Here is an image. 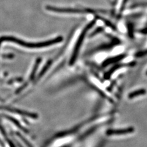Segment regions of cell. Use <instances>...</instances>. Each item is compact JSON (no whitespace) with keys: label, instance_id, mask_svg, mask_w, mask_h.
I'll return each instance as SVG.
<instances>
[{"label":"cell","instance_id":"obj_1","mask_svg":"<svg viewBox=\"0 0 147 147\" xmlns=\"http://www.w3.org/2000/svg\"><path fill=\"white\" fill-rule=\"evenodd\" d=\"M63 38L61 37H58V38L53 39L50 40L45 41V42H37V43H31V42H26L24 40H22L20 39H18L12 36H2L0 38V45L1 43L4 41H8V42H12L17 44L18 45L23 46V47H27V48H41L44 47H47V46L52 45L53 44H57L58 42H61Z\"/></svg>","mask_w":147,"mask_h":147},{"label":"cell","instance_id":"obj_2","mask_svg":"<svg viewBox=\"0 0 147 147\" xmlns=\"http://www.w3.org/2000/svg\"><path fill=\"white\" fill-rule=\"evenodd\" d=\"M94 24V22H91V23H90V24H88V25L85 27V28L84 30V31L82 32L81 34L79 36V39H78L77 42L76 43V45L75 48H74V50L73 54L71 57L70 63H69L70 65H72L73 64H74L76 59H77V57L78 53L79 52L80 49L82 44L83 43V41H84V40L85 38L86 34L87 33V32H88V31L93 26Z\"/></svg>","mask_w":147,"mask_h":147},{"label":"cell","instance_id":"obj_3","mask_svg":"<svg viewBox=\"0 0 147 147\" xmlns=\"http://www.w3.org/2000/svg\"><path fill=\"white\" fill-rule=\"evenodd\" d=\"M0 110H5V111L11 112L12 113H15V114L18 115H20L22 117H28L33 119H38L39 117L38 115L36 113L30 112L28 111H25V110H24L11 107L9 106H4V105H1V106H0Z\"/></svg>","mask_w":147,"mask_h":147},{"label":"cell","instance_id":"obj_4","mask_svg":"<svg viewBox=\"0 0 147 147\" xmlns=\"http://www.w3.org/2000/svg\"><path fill=\"white\" fill-rule=\"evenodd\" d=\"M134 127H128L123 129H109L106 131L107 136H119L132 134L134 132Z\"/></svg>","mask_w":147,"mask_h":147},{"label":"cell","instance_id":"obj_5","mask_svg":"<svg viewBox=\"0 0 147 147\" xmlns=\"http://www.w3.org/2000/svg\"><path fill=\"white\" fill-rule=\"evenodd\" d=\"M46 9L47 11L55 12H61V13H84L85 11L80 10V9H74L70 8H61L57 7H53L51 6H46Z\"/></svg>","mask_w":147,"mask_h":147},{"label":"cell","instance_id":"obj_6","mask_svg":"<svg viewBox=\"0 0 147 147\" xmlns=\"http://www.w3.org/2000/svg\"><path fill=\"white\" fill-rule=\"evenodd\" d=\"M3 117L4 118H6V119H7L8 121H11L13 125H15L17 128H18V129H20L22 131V132H25V133H26V134H28V132H29V131H28V130L27 129H26L25 127H24V126H23L20 123V122L18 121L17 119H16V118H13V117H11V116H9V115H3Z\"/></svg>","mask_w":147,"mask_h":147},{"label":"cell","instance_id":"obj_7","mask_svg":"<svg viewBox=\"0 0 147 147\" xmlns=\"http://www.w3.org/2000/svg\"><path fill=\"white\" fill-rule=\"evenodd\" d=\"M125 58V56L123 55H118V56H116V57H114L112 58H108L106 60H105L103 63H102V66L104 67H106L109 65H110V64H114V63H118L119 61H120L121 60Z\"/></svg>","mask_w":147,"mask_h":147},{"label":"cell","instance_id":"obj_8","mask_svg":"<svg viewBox=\"0 0 147 147\" xmlns=\"http://www.w3.org/2000/svg\"><path fill=\"white\" fill-rule=\"evenodd\" d=\"M146 93V90L144 88H141L137 90H135L132 92H131V93L128 94V98L132 99H134L137 96H143L145 95Z\"/></svg>","mask_w":147,"mask_h":147},{"label":"cell","instance_id":"obj_9","mask_svg":"<svg viewBox=\"0 0 147 147\" xmlns=\"http://www.w3.org/2000/svg\"><path fill=\"white\" fill-rule=\"evenodd\" d=\"M16 135L23 142H24V144L26 145V147H33V146L31 145L30 142H29V141L25 137H24V136H23L22 134H20V132H17Z\"/></svg>","mask_w":147,"mask_h":147},{"label":"cell","instance_id":"obj_10","mask_svg":"<svg viewBox=\"0 0 147 147\" xmlns=\"http://www.w3.org/2000/svg\"><path fill=\"white\" fill-rule=\"evenodd\" d=\"M40 59H38V61H37V62H36V63L35 64V66H34V67L33 68V71H32L31 74V76L30 77V80H33L34 79V76H35V74H36V72L37 71V69H38V66H39V64L40 63Z\"/></svg>","mask_w":147,"mask_h":147},{"label":"cell","instance_id":"obj_11","mask_svg":"<svg viewBox=\"0 0 147 147\" xmlns=\"http://www.w3.org/2000/svg\"><path fill=\"white\" fill-rule=\"evenodd\" d=\"M97 128H98L97 126H94V127H93L91 128L90 129H89L88 131L86 132V133H85V134H84V135H82V136L80 137V140H82V139H85V138L86 137L88 136H90V134H92V133L94 132L96 129H97Z\"/></svg>","mask_w":147,"mask_h":147},{"label":"cell","instance_id":"obj_12","mask_svg":"<svg viewBox=\"0 0 147 147\" xmlns=\"http://www.w3.org/2000/svg\"><path fill=\"white\" fill-rule=\"evenodd\" d=\"M51 63H52V62H51V61H49V62H48V63H47V64H46V65L45 66V67L43 68V69H42V71H41V72H40L38 78L41 77H42V76L44 75V74L46 71H47V69L50 67V65H51Z\"/></svg>","mask_w":147,"mask_h":147},{"label":"cell","instance_id":"obj_13","mask_svg":"<svg viewBox=\"0 0 147 147\" xmlns=\"http://www.w3.org/2000/svg\"><path fill=\"white\" fill-rule=\"evenodd\" d=\"M0 132L1 133V134L3 136V137L5 138L6 139H7V134H6V131L4 129V128L1 126V125H0Z\"/></svg>","mask_w":147,"mask_h":147},{"label":"cell","instance_id":"obj_14","mask_svg":"<svg viewBox=\"0 0 147 147\" xmlns=\"http://www.w3.org/2000/svg\"><path fill=\"white\" fill-rule=\"evenodd\" d=\"M6 141H7V143L8 144V145H9V146L10 147H16L15 146V144L13 143V142L10 140V139H9L8 138L7 139H6Z\"/></svg>","mask_w":147,"mask_h":147},{"label":"cell","instance_id":"obj_15","mask_svg":"<svg viewBox=\"0 0 147 147\" xmlns=\"http://www.w3.org/2000/svg\"><path fill=\"white\" fill-rule=\"evenodd\" d=\"M17 145L18 147H24L20 143H18V142H17Z\"/></svg>","mask_w":147,"mask_h":147},{"label":"cell","instance_id":"obj_16","mask_svg":"<svg viewBox=\"0 0 147 147\" xmlns=\"http://www.w3.org/2000/svg\"><path fill=\"white\" fill-rule=\"evenodd\" d=\"M0 145H4V144H3V142H2V141L1 140H0Z\"/></svg>","mask_w":147,"mask_h":147},{"label":"cell","instance_id":"obj_17","mask_svg":"<svg viewBox=\"0 0 147 147\" xmlns=\"http://www.w3.org/2000/svg\"><path fill=\"white\" fill-rule=\"evenodd\" d=\"M146 75L147 76V71H146Z\"/></svg>","mask_w":147,"mask_h":147}]
</instances>
